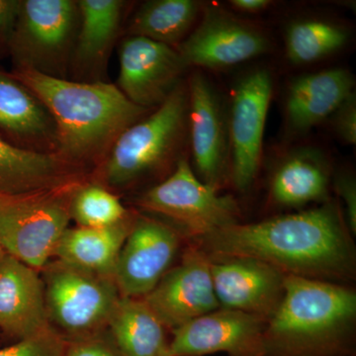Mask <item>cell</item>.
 <instances>
[{
  "instance_id": "cell-27",
  "label": "cell",
  "mask_w": 356,
  "mask_h": 356,
  "mask_svg": "<svg viewBox=\"0 0 356 356\" xmlns=\"http://www.w3.org/2000/svg\"><path fill=\"white\" fill-rule=\"evenodd\" d=\"M129 215L119 198L99 184L81 182L70 202V218L83 228L112 226Z\"/></svg>"
},
{
  "instance_id": "cell-5",
  "label": "cell",
  "mask_w": 356,
  "mask_h": 356,
  "mask_svg": "<svg viewBox=\"0 0 356 356\" xmlns=\"http://www.w3.org/2000/svg\"><path fill=\"white\" fill-rule=\"evenodd\" d=\"M81 179L42 191L0 196V243L7 254L41 271L65 231Z\"/></svg>"
},
{
  "instance_id": "cell-7",
  "label": "cell",
  "mask_w": 356,
  "mask_h": 356,
  "mask_svg": "<svg viewBox=\"0 0 356 356\" xmlns=\"http://www.w3.org/2000/svg\"><path fill=\"white\" fill-rule=\"evenodd\" d=\"M79 11L72 0H21L8 49L14 69L64 79L69 67Z\"/></svg>"
},
{
  "instance_id": "cell-24",
  "label": "cell",
  "mask_w": 356,
  "mask_h": 356,
  "mask_svg": "<svg viewBox=\"0 0 356 356\" xmlns=\"http://www.w3.org/2000/svg\"><path fill=\"white\" fill-rule=\"evenodd\" d=\"M329 175L320 154L303 149L287 156L274 172L270 192L280 205L298 207L323 200L327 193Z\"/></svg>"
},
{
  "instance_id": "cell-33",
  "label": "cell",
  "mask_w": 356,
  "mask_h": 356,
  "mask_svg": "<svg viewBox=\"0 0 356 356\" xmlns=\"http://www.w3.org/2000/svg\"><path fill=\"white\" fill-rule=\"evenodd\" d=\"M229 4L238 13L257 14L273 6L270 0H231Z\"/></svg>"
},
{
  "instance_id": "cell-8",
  "label": "cell",
  "mask_w": 356,
  "mask_h": 356,
  "mask_svg": "<svg viewBox=\"0 0 356 356\" xmlns=\"http://www.w3.org/2000/svg\"><path fill=\"white\" fill-rule=\"evenodd\" d=\"M138 205L168 218L199 238L236 224L240 215L235 199L199 179L186 158L178 161L170 177L145 192Z\"/></svg>"
},
{
  "instance_id": "cell-31",
  "label": "cell",
  "mask_w": 356,
  "mask_h": 356,
  "mask_svg": "<svg viewBox=\"0 0 356 356\" xmlns=\"http://www.w3.org/2000/svg\"><path fill=\"white\" fill-rule=\"evenodd\" d=\"M21 0H0V46L8 47L18 15Z\"/></svg>"
},
{
  "instance_id": "cell-26",
  "label": "cell",
  "mask_w": 356,
  "mask_h": 356,
  "mask_svg": "<svg viewBox=\"0 0 356 356\" xmlns=\"http://www.w3.org/2000/svg\"><path fill=\"white\" fill-rule=\"evenodd\" d=\"M348 36L343 26L332 21L315 18L294 21L285 34L288 60L295 65L317 62L343 48Z\"/></svg>"
},
{
  "instance_id": "cell-28",
  "label": "cell",
  "mask_w": 356,
  "mask_h": 356,
  "mask_svg": "<svg viewBox=\"0 0 356 356\" xmlns=\"http://www.w3.org/2000/svg\"><path fill=\"white\" fill-rule=\"evenodd\" d=\"M67 341L51 327L31 337L19 339L13 346L0 350V356H63Z\"/></svg>"
},
{
  "instance_id": "cell-15",
  "label": "cell",
  "mask_w": 356,
  "mask_h": 356,
  "mask_svg": "<svg viewBox=\"0 0 356 356\" xmlns=\"http://www.w3.org/2000/svg\"><path fill=\"white\" fill-rule=\"evenodd\" d=\"M187 67L173 47L129 36L119 51L117 88L134 104L151 110L172 95Z\"/></svg>"
},
{
  "instance_id": "cell-12",
  "label": "cell",
  "mask_w": 356,
  "mask_h": 356,
  "mask_svg": "<svg viewBox=\"0 0 356 356\" xmlns=\"http://www.w3.org/2000/svg\"><path fill=\"white\" fill-rule=\"evenodd\" d=\"M188 88V142L196 175L219 191L229 177L228 113L207 76L195 72Z\"/></svg>"
},
{
  "instance_id": "cell-25",
  "label": "cell",
  "mask_w": 356,
  "mask_h": 356,
  "mask_svg": "<svg viewBox=\"0 0 356 356\" xmlns=\"http://www.w3.org/2000/svg\"><path fill=\"white\" fill-rule=\"evenodd\" d=\"M201 6L194 0H153L134 14L129 36L172 44L181 43L197 19Z\"/></svg>"
},
{
  "instance_id": "cell-21",
  "label": "cell",
  "mask_w": 356,
  "mask_h": 356,
  "mask_svg": "<svg viewBox=\"0 0 356 356\" xmlns=\"http://www.w3.org/2000/svg\"><path fill=\"white\" fill-rule=\"evenodd\" d=\"M79 170L58 154L23 149L0 137V196L69 184L81 179Z\"/></svg>"
},
{
  "instance_id": "cell-18",
  "label": "cell",
  "mask_w": 356,
  "mask_h": 356,
  "mask_svg": "<svg viewBox=\"0 0 356 356\" xmlns=\"http://www.w3.org/2000/svg\"><path fill=\"white\" fill-rule=\"evenodd\" d=\"M39 273L9 254L0 261V329L19 339L51 327Z\"/></svg>"
},
{
  "instance_id": "cell-29",
  "label": "cell",
  "mask_w": 356,
  "mask_h": 356,
  "mask_svg": "<svg viewBox=\"0 0 356 356\" xmlns=\"http://www.w3.org/2000/svg\"><path fill=\"white\" fill-rule=\"evenodd\" d=\"M63 356H120L110 337L108 332L67 341Z\"/></svg>"
},
{
  "instance_id": "cell-13",
  "label": "cell",
  "mask_w": 356,
  "mask_h": 356,
  "mask_svg": "<svg viewBox=\"0 0 356 356\" xmlns=\"http://www.w3.org/2000/svg\"><path fill=\"white\" fill-rule=\"evenodd\" d=\"M144 301L166 330L177 329L220 307L211 275V259L201 248L185 250Z\"/></svg>"
},
{
  "instance_id": "cell-10",
  "label": "cell",
  "mask_w": 356,
  "mask_h": 356,
  "mask_svg": "<svg viewBox=\"0 0 356 356\" xmlns=\"http://www.w3.org/2000/svg\"><path fill=\"white\" fill-rule=\"evenodd\" d=\"M264 32L218 7L207 6L195 29L179 44L187 67L227 69L267 53Z\"/></svg>"
},
{
  "instance_id": "cell-11",
  "label": "cell",
  "mask_w": 356,
  "mask_h": 356,
  "mask_svg": "<svg viewBox=\"0 0 356 356\" xmlns=\"http://www.w3.org/2000/svg\"><path fill=\"white\" fill-rule=\"evenodd\" d=\"M267 318L220 308L173 330L168 356H264Z\"/></svg>"
},
{
  "instance_id": "cell-23",
  "label": "cell",
  "mask_w": 356,
  "mask_h": 356,
  "mask_svg": "<svg viewBox=\"0 0 356 356\" xmlns=\"http://www.w3.org/2000/svg\"><path fill=\"white\" fill-rule=\"evenodd\" d=\"M165 325L144 299L120 297L107 332L120 356H168Z\"/></svg>"
},
{
  "instance_id": "cell-17",
  "label": "cell",
  "mask_w": 356,
  "mask_h": 356,
  "mask_svg": "<svg viewBox=\"0 0 356 356\" xmlns=\"http://www.w3.org/2000/svg\"><path fill=\"white\" fill-rule=\"evenodd\" d=\"M0 137L14 146L57 154V129L32 91L0 72Z\"/></svg>"
},
{
  "instance_id": "cell-14",
  "label": "cell",
  "mask_w": 356,
  "mask_h": 356,
  "mask_svg": "<svg viewBox=\"0 0 356 356\" xmlns=\"http://www.w3.org/2000/svg\"><path fill=\"white\" fill-rule=\"evenodd\" d=\"M180 242L172 227L151 218H136L115 267L120 296L146 297L170 270Z\"/></svg>"
},
{
  "instance_id": "cell-34",
  "label": "cell",
  "mask_w": 356,
  "mask_h": 356,
  "mask_svg": "<svg viewBox=\"0 0 356 356\" xmlns=\"http://www.w3.org/2000/svg\"><path fill=\"white\" fill-rule=\"evenodd\" d=\"M6 254V250H4V248H2L1 243H0V261H1Z\"/></svg>"
},
{
  "instance_id": "cell-16",
  "label": "cell",
  "mask_w": 356,
  "mask_h": 356,
  "mask_svg": "<svg viewBox=\"0 0 356 356\" xmlns=\"http://www.w3.org/2000/svg\"><path fill=\"white\" fill-rule=\"evenodd\" d=\"M211 275L220 307L269 320L284 295L285 274L248 257L211 259Z\"/></svg>"
},
{
  "instance_id": "cell-1",
  "label": "cell",
  "mask_w": 356,
  "mask_h": 356,
  "mask_svg": "<svg viewBox=\"0 0 356 356\" xmlns=\"http://www.w3.org/2000/svg\"><path fill=\"white\" fill-rule=\"evenodd\" d=\"M210 259L248 257L285 275L341 281L355 275L353 243L337 206L233 224L199 238Z\"/></svg>"
},
{
  "instance_id": "cell-19",
  "label": "cell",
  "mask_w": 356,
  "mask_h": 356,
  "mask_svg": "<svg viewBox=\"0 0 356 356\" xmlns=\"http://www.w3.org/2000/svg\"><path fill=\"white\" fill-rule=\"evenodd\" d=\"M79 30L70 58L77 79L96 83L106 69L123 15L120 0H79Z\"/></svg>"
},
{
  "instance_id": "cell-2",
  "label": "cell",
  "mask_w": 356,
  "mask_h": 356,
  "mask_svg": "<svg viewBox=\"0 0 356 356\" xmlns=\"http://www.w3.org/2000/svg\"><path fill=\"white\" fill-rule=\"evenodd\" d=\"M11 76L43 103L57 129V154L70 165H102L124 131L149 113L115 84L67 81L27 69Z\"/></svg>"
},
{
  "instance_id": "cell-3",
  "label": "cell",
  "mask_w": 356,
  "mask_h": 356,
  "mask_svg": "<svg viewBox=\"0 0 356 356\" xmlns=\"http://www.w3.org/2000/svg\"><path fill=\"white\" fill-rule=\"evenodd\" d=\"M356 294L327 281L286 275L267 322L264 356H353Z\"/></svg>"
},
{
  "instance_id": "cell-9",
  "label": "cell",
  "mask_w": 356,
  "mask_h": 356,
  "mask_svg": "<svg viewBox=\"0 0 356 356\" xmlns=\"http://www.w3.org/2000/svg\"><path fill=\"white\" fill-rule=\"evenodd\" d=\"M273 92V77L266 69L248 72L234 88L228 112L229 177L238 191H248L261 168Z\"/></svg>"
},
{
  "instance_id": "cell-6",
  "label": "cell",
  "mask_w": 356,
  "mask_h": 356,
  "mask_svg": "<svg viewBox=\"0 0 356 356\" xmlns=\"http://www.w3.org/2000/svg\"><path fill=\"white\" fill-rule=\"evenodd\" d=\"M43 273L44 304L65 341H76L107 331L110 317L120 299L114 277L89 273L57 261Z\"/></svg>"
},
{
  "instance_id": "cell-32",
  "label": "cell",
  "mask_w": 356,
  "mask_h": 356,
  "mask_svg": "<svg viewBox=\"0 0 356 356\" xmlns=\"http://www.w3.org/2000/svg\"><path fill=\"white\" fill-rule=\"evenodd\" d=\"M339 195L343 198L346 208V217L351 231L356 229V191L355 179L348 175H341L337 182Z\"/></svg>"
},
{
  "instance_id": "cell-4",
  "label": "cell",
  "mask_w": 356,
  "mask_h": 356,
  "mask_svg": "<svg viewBox=\"0 0 356 356\" xmlns=\"http://www.w3.org/2000/svg\"><path fill=\"white\" fill-rule=\"evenodd\" d=\"M188 142V88L181 81L153 113L119 136L102 165L103 179L125 187L177 166Z\"/></svg>"
},
{
  "instance_id": "cell-20",
  "label": "cell",
  "mask_w": 356,
  "mask_h": 356,
  "mask_svg": "<svg viewBox=\"0 0 356 356\" xmlns=\"http://www.w3.org/2000/svg\"><path fill=\"white\" fill-rule=\"evenodd\" d=\"M353 79L348 70L332 69L304 74L288 88L285 113L289 127L306 132L331 117L353 95Z\"/></svg>"
},
{
  "instance_id": "cell-30",
  "label": "cell",
  "mask_w": 356,
  "mask_h": 356,
  "mask_svg": "<svg viewBox=\"0 0 356 356\" xmlns=\"http://www.w3.org/2000/svg\"><path fill=\"white\" fill-rule=\"evenodd\" d=\"M332 125L339 139L355 146L356 143V99L355 92L332 115Z\"/></svg>"
},
{
  "instance_id": "cell-22",
  "label": "cell",
  "mask_w": 356,
  "mask_h": 356,
  "mask_svg": "<svg viewBox=\"0 0 356 356\" xmlns=\"http://www.w3.org/2000/svg\"><path fill=\"white\" fill-rule=\"evenodd\" d=\"M131 215L104 228L67 229L56 248L58 261L89 273L114 277L121 248L132 229Z\"/></svg>"
}]
</instances>
